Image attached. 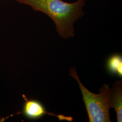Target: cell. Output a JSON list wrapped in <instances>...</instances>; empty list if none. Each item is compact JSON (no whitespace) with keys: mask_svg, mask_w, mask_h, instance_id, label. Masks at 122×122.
I'll use <instances>...</instances> for the list:
<instances>
[{"mask_svg":"<svg viewBox=\"0 0 122 122\" xmlns=\"http://www.w3.org/2000/svg\"><path fill=\"white\" fill-rule=\"evenodd\" d=\"M106 69L110 75L122 77V56L120 53L110 55L106 63Z\"/></svg>","mask_w":122,"mask_h":122,"instance_id":"5b68a950","label":"cell"},{"mask_svg":"<svg viewBox=\"0 0 122 122\" xmlns=\"http://www.w3.org/2000/svg\"><path fill=\"white\" fill-rule=\"evenodd\" d=\"M110 108L115 110L118 122H122V81H116L110 88L109 95Z\"/></svg>","mask_w":122,"mask_h":122,"instance_id":"277c9868","label":"cell"},{"mask_svg":"<svg viewBox=\"0 0 122 122\" xmlns=\"http://www.w3.org/2000/svg\"><path fill=\"white\" fill-rule=\"evenodd\" d=\"M24 102L21 111L16 114H22L25 117L30 120H38L44 117L45 115H52L57 118L60 121L64 120L72 122L73 118L71 116L63 114H55L47 111L44 105L38 100L29 99L25 95H22Z\"/></svg>","mask_w":122,"mask_h":122,"instance_id":"3957f363","label":"cell"},{"mask_svg":"<svg viewBox=\"0 0 122 122\" xmlns=\"http://www.w3.org/2000/svg\"><path fill=\"white\" fill-rule=\"evenodd\" d=\"M26 5L36 11L46 14L54 23L61 38L67 39L75 35V23L82 17L86 0L68 3L63 0H15Z\"/></svg>","mask_w":122,"mask_h":122,"instance_id":"6da1fadb","label":"cell"},{"mask_svg":"<svg viewBox=\"0 0 122 122\" xmlns=\"http://www.w3.org/2000/svg\"><path fill=\"white\" fill-rule=\"evenodd\" d=\"M69 75L78 82L81 91L84 103L90 122H110L109 95L110 87L108 84H104L98 94L89 91L81 83L75 66L69 70Z\"/></svg>","mask_w":122,"mask_h":122,"instance_id":"7a4b0ae2","label":"cell"}]
</instances>
